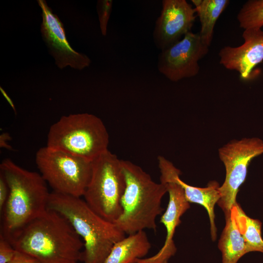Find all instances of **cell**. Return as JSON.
<instances>
[{
  "label": "cell",
  "instance_id": "4fadbf2b",
  "mask_svg": "<svg viewBox=\"0 0 263 263\" xmlns=\"http://www.w3.org/2000/svg\"><path fill=\"white\" fill-rule=\"evenodd\" d=\"M165 185L169 200L167 208L161 216L160 223L166 229V237L162 248L153 256L137 259L132 263H168L176 252L173 237L176 228L181 221V217L190 207L182 188L173 182H161Z\"/></svg>",
  "mask_w": 263,
  "mask_h": 263
},
{
  "label": "cell",
  "instance_id": "ac0fdd59",
  "mask_svg": "<svg viewBox=\"0 0 263 263\" xmlns=\"http://www.w3.org/2000/svg\"><path fill=\"white\" fill-rule=\"evenodd\" d=\"M230 213L246 244L247 253L258 251L263 253L261 222L248 217L237 203Z\"/></svg>",
  "mask_w": 263,
  "mask_h": 263
},
{
  "label": "cell",
  "instance_id": "6da1fadb",
  "mask_svg": "<svg viewBox=\"0 0 263 263\" xmlns=\"http://www.w3.org/2000/svg\"><path fill=\"white\" fill-rule=\"evenodd\" d=\"M5 237L16 250L40 263H77L81 260L84 243L81 237L64 217L53 210L47 209Z\"/></svg>",
  "mask_w": 263,
  "mask_h": 263
},
{
  "label": "cell",
  "instance_id": "cb8c5ba5",
  "mask_svg": "<svg viewBox=\"0 0 263 263\" xmlns=\"http://www.w3.org/2000/svg\"><path fill=\"white\" fill-rule=\"evenodd\" d=\"M11 139V137L8 133H2L0 135V147L8 150H12V147L8 144V141Z\"/></svg>",
  "mask_w": 263,
  "mask_h": 263
},
{
  "label": "cell",
  "instance_id": "d6986e66",
  "mask_svg": "<svg viewBox=\"0 0 263 263\" xmlns=\"http://www.w3.org/2000/svg\"><path fill=\"white\" fill-rule=\"evenodd\" d=\"M244 30L263 26V0H249L242 6L237 16Z\"/></svg>",
  "mask_w": 263,
  "mask_h": 263
},
{
  "label": "cell",
  "instance_id": "2e32d148",
  "mask_svg": "<svg viewBox=\"0 0 263 263\" xmlns=\"http://www.w3.org/2000/svg\"><path fill=\"white\" fill-rule=\"evenodd\" d=\"M225 225L218 243L222 253V263H237L247 253L244 240L231 215H225Z\"/></svg>",
  "mask_w": 263,
  "mask_h": 263
},
{
  "label": "cell",
  "instance_id": "d4e9b609",
  "mask_svg": "<svg viewBox=\"0 0 263 263\" xmlns=\"http://www.w3.org/2000/svg\"><path fill=\"white\" fill-rule=\"evenodd\" d=\"M0 89L1 92L2 94H3V96L5 97L6 100H7V101H8L9 104L10 105L11 107L13 109V110L15 112H16V109H15L14 104L13 103V102L12 100H11V99L10 98V97L7 94V93L5 92V91L2 88H1V87H0Z\"/></svg>",
  "mask_w": 263,
  "mask_h": 263
},
{
  "label": "cell",
  "instance_id": "3957f363",
  "mask_svg": "<svg viewBox=\"0 0 263 263\" xmlns=\"http://www.w3.org/2000/svg\"><path fill=\"white\" fill-rule=\"evenodd\" d=\"M0 173L9 188L0 232L7 237L47 210L50 192L40 174L25 169L9 158L1 163Z\"/></svg>",
  "mask_w": 263,
  "mask_h": 263
},
{
  "label": "cell",
  "instance_id": "ba28073f",
  "mask_svg": "<svg viewBox=\"0 0 263 263\" xmlns=\"http://www.w3.org/2000/svg\"><path fill=\"white\" fill-rule=\"evenodd\" d=\"M262 153L263 141L257 137L233 140L219 149V157L225 169V178L219 187L221 197L217 203L225 215L237 203L239 188L245 180L250 162Z\"/></svg>",
  "mask_w": 263,
  "mask_h": 263
},
{
  "label": "cell",
  "instance_id": "e0dca14e",
  "mask_svg": "<svg viewBox=\"0 0 263 263\" xmlns=\"http://www.w3.org/2000/svg\"><path fill=\"white\" fill-rule=\"evenodd\" d=\"M199 17L201 29L199 32L203 41L208 47L213 37L216 22L228 5V0H191Z\"/></svg>",
  "mask_w": 263,
  "mask_h": 263
},
{
  "label": "cell",
  "instance_id": "5bb4252c",
  "mask_svg": "<svg viewBox=\"0 0 263 263\" xmlns=\"http://www.w3.org/2000/svg\"><path fill=\"white\" fill-rule=\"evenodd\" d=\"M157 160L160 182H173L177 184L183 189L188 202L199 204L207 210L209 218L211 238L215 241L217 229L215 224L214 207L221 197L219 184L212 181L205 188L189 185L180 179V170L170 161L162 156H159Z\"/></svg>",
  "mask_w": 263,
  "mask_h": 263
},
{
  "label": "cell",
  "instance_id": "277c9868",
  "mask_svg": "<svg viewBox=\"0 0 263 263\" xmlns=\"http://www.w3.org/2000/svg\"><path fill=\"white\" fill-rule=\"evenodd\" d=\"M121 165L126 186L121 201L122 213L114 223L127 235L146 229L155 231L156 218L164 209L161 201L167 192L166 186L131 161L121 160Z\"/></svg>",
  "mask_w": 263,
  "mask_h": 263
},
{
  "label": "cell",
  "instance_id": "7a4b0ae2",
  "mask_svg": "<svg viewBox=\"0 0 263 263\" xmlns=\"http://www.w3.org/2000/svg\"><path fill=\"white\" fill-rule=\"evenodd\" d=\"M48 209L64 217L83 239V263H103L113 245L126 237L114 223L97 214L81 197L53 191Z\"/></svg>",
  "mask_w": 263,
  "mask_h": 263
},
{
  "label": "cell",
  "instance_id": "ffe728a7",
  "mask_svg": "<svg viewBox=\"0 0 263 263\" xmlns=\"http://www.w3.org/2000/svg\"><path fill=\"white\" fill-rule=\"evenodd\" d=\"M112 0H99L96 5L99 26L103 36L107 35V26L112 11Z\"/></svg>",
  "mask_w": 263,
  "mask_h": 263
},
{
  "label": "cell",
  "instance_id": "30bf717a",
  "mask_svg": "<svg viewBox=\"0 0 263 263\" xmlns=\"http://www.w3.org/2000/svg\"><path fill=\"white\" fill-rule=\"evenodd\" d=\"M196 11L186 0H163L152 33L156 47L163 50L191 32Z\"/></svg>",
  "mask_w": 263,
  "mask_h": 263
},
{
  "label": "cell",
  "instance_id": "44dd1931",
  "mask_svg": "<svg viewBox=\"0 0 263 263\" xmlns=\"http://www.w3.org/2000/svg\"><path fill=\"white\" fill-rule=\"evenodd\" d=\"M16 250L10 242L2 234L0 235V263H10Z\"/></svg>",
  "mask_w": 263,
  "mask_h": 263
},
{
  "label": "cell",
  "instance_id": "7402d4cb",
  "mask_svg": "<svg viewBox=\"0 0 263 263\" xmlns=\"http://www.w3.org/2000/svg\"><path fill=\"white\" fill-rule=\"evenodd\" d=\"M9 194V188L3 175L0 173V210L3 208L7 201Z\"/></svg>",
  "mask_w": 263,
  "mask_h": 263
},
{
  "label": "cell",
  "instance_id": "8992f818",
  "mask_svg": "<svg viewBox=\"0 0 263 263\" xmlns=\"http://www.w3.org/2000/svg\"><path fill=\"white\" fill-rule=\"evenodd\" d=\"M125 186L121 160L108 150L92 161L83 197L92 210L114 223L122 213L121 201Z\"/></svg>",
  "mask_w": 263,
  "mask_h": 263
},
{
  "label": "cell",
  "instance_id": "603a6c76",
  "mask_svg": "<svg viewBox=\"0 0 263 263\" xmlns=\"http://www.w3.org/2000/svg\"><path fill=\"white\" fill-rule=\"evenodd\" d=\"M10 263H40L36 259L16 250L15 256Z\"/></svg>",
  "mask_w": 263,
  "mask_h": 263
},
{
  "label": "cell",
  "instance_id": "52a82bcc",
  "mask_svg": "<svg viewBox=\"0 0 263 263\" xmlns=\"http://www.w3.org/2000/svg\"><path fill=\"white\" fill-rule=\"evenodd\" d=\"M40 174L53 191L81 197L90 179L92 161L47 146L36 154Z\"/></svg>",
  "mask_w": 263,
  "mask_h": 263
},
{
  "label": "cell",
  "instance_id": "7c38bea8",
  "mask_svg": "<svg viewBox=\"0 0 263 263\" xmlns=\"http://www.w3.org/2000/svg\"><path fill=\"white\" fill-rule=\"evenodd\" d=\"M244 42L238 47L225 46L220 50V64L225 69L238 72L242 80L251 77L253 69L263 61V30L245 29Z\"/></svg>",
  "mask_w": 263,
  "mask_h": 263
},
{
  "label": "cell",
  "instance_id": "5b68a950",
  "mask_svg": "<svg viewBox=\"0 0 263 263\" xmlns=\"http://www.w3.org/2000/svg\"><path fill=\"white\" fill-rule=\"evenodd\" d=\"M109 136L100 118L82 113L62 116L50 128L46 146L93 161L108 150Z\"/></svg>",
  "mask_w": 263,
  "mask_h": 263
},
{
  "label": "cell",
  "instance_id": "9c48e42d",
  "mask_svg": "<svg viewBox=\"0 0 263 263\" xmlns=\"http://www.w3.org/2000/svg\"><path fill=\"white\" fill-rule=\"evenodd\" d=\"M208 47L199 33L189 32L178 42L161 51L157 69L173 82L195 76L200 71L199 61L207 54Z\"/></svg>",
  "mask_w": 263,
  "mask_h": 263
},
{
  "label": "cell",
  "instance_id": "8fae6325",
  "mask_svg": "<svg viewBox=\"0 0 263 263\" xmlns=\"http://www.w3.org/2000/svg\"><path fill=\"white\" fill-rule=\"evenodd\" d=\"M37 2L41 10L40 26L42 38L57 66L62 69L67 66L82 70L89 66L91 61L86 55L75 51L67 39L64 26L44 0Z\"/></svg>",
  "mask_w": 263,
  "mask_h": 263
},
{
  "label": "cell",
  "instance_id": "9a60e30c",
  "mask_svg": "<svg viewBox=\"0 0 263 263\" xmlns=\"http://www.w3.org/2000/svg\"><path fill=\"white\" fill-rule=\"evenodd\" d=\"M150 248L144 230L128 235L113 245L103 263H132L137 259L145 258Z\"/></svg>",
  "mask_w": 263,
  "mask_h": 263
}]
</instances>
